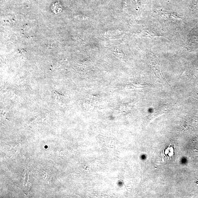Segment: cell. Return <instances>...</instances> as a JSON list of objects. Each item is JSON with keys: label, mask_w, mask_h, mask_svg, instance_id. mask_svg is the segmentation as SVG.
<instances>
[{"label": "cell", "mask_w": 198, "mask_h": 198, "mask_svg": "<svg viewBox=\"0 0 198 198\" xmlns=\"http://www.w3.org/2000/svg\"><path fill=\"white\" fill-rule=\"evenodd\" d=\"M120 34V31L117 30H111L108 31L105 33V35L108 38H112L115 37L118 35Z\"/></svg>", "instance_id": "obj_1"}, {"label": "cell", "mask_w": 198, "mask_h": 198, "mask_svg": "<svg viewBox=\"0 0 198 198\" xmlns=\"http://www.w3.org/2000/svg\"><path fill=\"white\" fill-rule=\"evenodd\" d=\"M78 19L80 20H86L88 19L89 17L87 16H85V15H77L76 16Z\"/></svg>", "instance_id": "obj_4"}, {"label": "cell", "mask_w": 198, "mask_h": 198, "mask_svg": "<svg viewBox=\"0 0 198 198\" xmlns=\"http://www.w3.org/2000/svg\"><path fill=\"white\" fill-rule=\"evenodd\" d=\"M134 1L135 2H136V3L138 2V0H134Z\"/></svg>", "instance_id": "obj_5"}, {"label": "cell", "mask_w": 198, "mask_h": 198, "mask_svg": "<svg viewBox=\"0 0 198 198\" xmlns=\"http://www.w3.org/2000/svg\"><path fill=\"white\" fill-rule=\"evenodd\" d=\"M51 9H52L54 12L59 13L62 11V7L61 5L58 3H55L54 4L52 5V7H51Z\"/></svg>", "instance_id": "obj_3"}, {"label": "cell", "mask_w": 198, "mask_h": 198, "mask_svg": "<svg viewBox=\"0 0 198 198\" xmlns=\"http://www.w3.org/2000/svg\"><path fill=\"white\" fill-rule=\"evenodd\" d=\"M174 149L172 147L169 146L165 149L164 154L166 157H170L174 155Z\"/></svg>", "instance_id": "obj_2"}]
</instances>
